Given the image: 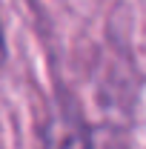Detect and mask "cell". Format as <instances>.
<instances>
[{
	"label": "cell",
	"instance_id": "6da1fadb",
	"mask_svg": "<svg viewBox=\"0 0 146 149\" xmlns=\"http://www.w3.org/2000/svg\"><path fill=\"white\" fill-rule=\"evenodd\" d=\"M43 149H92V135L83 118L66 106L55 109L43 126Z\"/></svg>",
	"mask_w": 146,
	"mask_h": 149
},
{
	"label": "cell",
	"instance_id": "7a4b0ae2",
	"mask_svg": "<svg viewBox=\"0 0 146 149\" xmlns=\"http://www.w3.org/2000/svg\"><path fill=\"white\" fill-rule=\"evenodd\" d=\"M6 57H9V49H6V37H3V29H0V66L6 63Z\"/></svg>",
	"mask_w": 146,
	"mask_h": 149
}]
</instances>
